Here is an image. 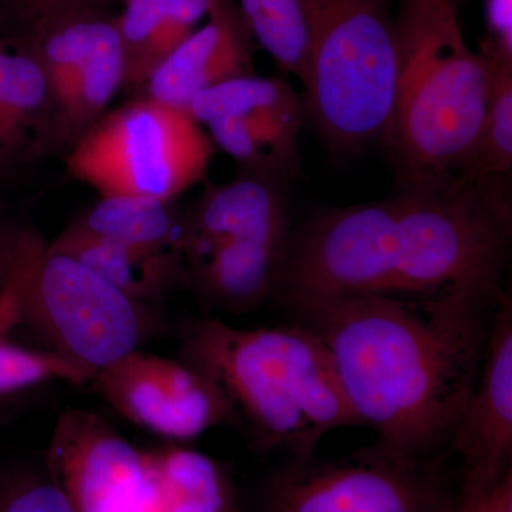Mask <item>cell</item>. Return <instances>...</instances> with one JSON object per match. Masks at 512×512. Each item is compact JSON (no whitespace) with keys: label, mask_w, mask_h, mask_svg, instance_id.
Here are the masks:
<instances>
[{"label":"cell","mask_w":512,"mask_h":512,"mask_svg":"<svg viewBox=\"0 0 512 512\" xmlns=\"http://www.w3.org/2000/svg\"><path fill=\"white\" fill-rule=\"evenodd\" d=\"M49 107L46 74L35 57L0 49V148L12 154L26 144Z\"/></svg>","instance_id":"d6986e66"},{"label":"cell","mask_w":512,"mask_h":512,"mask_svg":"<svg viewBox=\"0 0 512 512\" xmlns=\"http://www.w3.org/2000/svg\"><path fill=\"white\" fill-rule=\"evenodd\" d=\"M49 248L70 256L137 302L160 296L178 276H185L183 255L150 254L124 247L97 237L82 225L64 232Z\"/></svg>","instance_id":"2e32d148"},{"label":"cell","mask_w":512,"mask_h":512,"mask_svg":"<svg viewBox=\"0 0 512 512\" xmlns=\"http://www.w3.org/2000/svg\"><path fill=\"white\" fill-rule=\"evenodd\" d=\"M511 235L508 177L396 184L386 200L292 229L274 296L289 311L350 296H497Z\"/></svg>","instance_id":"6da1fadb"},{"label":"cell","mask_w":512,"mask_h":512,"mask_svg":"<svg viewBox=\"0 0 512 512\" xmlns=\"http://www.w3.org/2000/svg\"><path fill=\"white\" fill-rule=\"evenodd\" d=\"M487 42L500 52L512 55V0H487Z\"/></svg>","instance_id":"4316f807"},{"label":"cell","mask_w":512,"mask_h":512,"mask_svg":"<svg viewBox=\"0 0 512 512\" xmlns=\"http://www.w3.org/2000/svg\"><path fill=\"white\" fill-rule=\"evenodd\" d=\"M33 30L69 13L92 8L93 0H10Z\"/></svg>","instance_id":"484cf974"},{"label":"cell","mask_w":512,"mask_h":512,"mask_svg":"<svg viewBox=\"0 0 512 512\" xmlns=\"http://www.w3.org/2000/svg\"><path fill=\"white\" fill-rule=\"evenodd\" d=\"M214 2L215 0H171L167 19L154 49V70L195 32V26L208 15Z\"/></svg>","instance_id":"d4e9b609"},{"label":"cell","mask_w":512,"mask_h":512,"mask_svg":"<svg viewBox=\"0 0 512 512\" xmlns=\"http://www.w3.org/2000/svg\"><path fill=\"white\" fill-rule=\"evenodd\" d=\"M288 187L242 171L210 185L185 218V276L211 308L245 312L275 295L292 232Z\"/></svg>","instance_id":"8992f818"},{"label":"cell","mask_w":512,"mask_h":512,"mask_svg":"<svg viewBox=\"0 0 512 512\" xmlns=\"http://www.w3.org/2000/svg\"><path fill=\"white\" fill-rule=\"evenodd\" d=\"M35 33L30 55L46 74L50 107L59 126L83 134L124 83L116 20L101 18L89 8L52 20Z\"/></svg>","instance_id":"7c38bea8"},{"label":"cell","mask_w":512,"mask_h":512,"mask_svg":"<svg viewBox=\"0 0 512 512\" xmlns=\"http://www.w3.org/2000/svg\"><path fill=\"white\" fill-rule=\"evenodd\" d=\"M55 377L79 383L89 375L56 353L35 352L0 339V393L15 392Z\"/></svg>","instance_id":"603a6c76"},{"label":"cell","mask_w":512,"mask_h":512,"mask_svg":"<svg viewBox=\"0 0 512 512\" xmlns=\"http://www.w3.org/2000/svg\"><path fill=\"white\" fill-rule=\"evenodd\" d=\"M0 512H76L53 480L18 481L0 494Z\"/></svg>","instance_id":"cb8c5ba5"},{"label":"cell","mask_w":512,"mask_h":512,"mask_svg":"<svg viewBox=\"0 0 512 512\" xmlns=\"http://www.w3.org/2000/svg\"><path fill=\"white\" fill-rule=\"evenodd\" d=\"M148 460L163 512H235L231 478L211 457L175 447Z\"/></svg>","instance_id":"ac0fdd59"},{"label":"cell","mask_w":512,"mask_h":512,"mask_svg":"<svg viewBox=\"0 0 512 512\" xmlns=\"http://www.w3.org/2000/svg\"><path fill=\"white\" fill-rule=\"evenodd\" d=\"M10 158V153L8 151L0 148V177H2L3 173H5L6 167H8V161Z\"/></svg>","instance_id":"f1b7e54d"},{"label":"cell","mask_w":512,"mask_h":512,"mask_svg":"<svg viewBox=\"0 0 512 512\" xmlns=\"http://www.w3.org/2000/svg\"><path fill=\"white\" fill-rule=\"evenodd\" d=\"M447 460H409L376 444L338 460L289 458L265 481L255 512H451Z\"/></svg>","instance_id":"9c48e42d"},{"label":"cell","mask_w":512,"mask_h":512,"mask_svg":"<svg viewBox=\"0 0 512 512\" xmlns=\"http://www.w3.org/2000/svg\"><path fill=\"white\" fill-rule=\"evenodd\" d=\"M210 22L195 30L147 80L148 97L188 110L202 90L254 76V35L231 0L212 3Z\"/></svg>","instance_id":"9a60e30c"},{"label":"cell","mask_w":512,"mask_h":512,"mask_svg":"<svg viewBox=\"0 0 512 512\" xmlns=\"http://www.w3.org/2000/svg\"><path fill=\"white\" fill-rule=\"evenodd\" d=\"M6 284L16 312L28 316L53 353L89 376L137 350L146 335L141 302L35 238L20 242Z\"/></svg>","instance_id":"52a82bcc"},{"label":"cell","mask_w":512,"mask_h":512,"mask_svg":"<svg viewBox=\"0 0 512 512\" xmlns=\"http://www.w3.org/2000/svg\"><path fill=\"white\" fill-rule=\"evenodd\" d=\"M93 376L116 412L167 439H195L237 421L217 384L185 362L137 349Z\"/></svg>","instance_id":"4fadbf2b"},{"label":"cell","mask_w":512,"mask_h":512,"mask_svg":"<svg viewBox=\"0 0 512 512\" xmlns=\"http://www.w3.org/2000/svg\"><path fill=\"white\" fill-rule=\"evenodd\" d=\"M490 53L487 99L473 158L464 177H508L512 168V55L484 40Z\"/></svg>","instance_id":"ffe728a7"},{"label":"cell","mask_w":512,"mask_h":512,"mask_svg":"<svg viewBox=\"0 0 512 512\" xmlns=\"http://www.w3.org/2000/svg\"><path fill=\"white\" fill-rule=\"evenodd\" d=\"M254 39L279 69L303 84L306 77V25L301 0H239Z\"/></svg>","instance_id":"44dd1931"},{"label":"cell","mask_w":512,"mask_h":512,"mask_svg":"<svg viewBox=\"0 0 512 512\" xmlns=\"http://www.w3.org/2000/svg\"><path fill=\"white\" fill-rule=\"evenodd\" d=\"M503 293L350 296L291 312L328 350L350 409L359 426L376 431V446L429 461L447 457Z\"/></svg>","instance_id":"7a4b0ae2"},{"label":"cell","mask_w":512,"mask_h":512,"mask_svg":"<svg viewBox=\"0 0 512 512\" xmlns=\"http://www.w3.org/2000/svg\"><path fill=\"white\" fill-rule=\"evenodd\" d=\"M399 70L386 150L396 184L464 177L483 123L490 53L468 47L457 0H402Z\"/></svg>","instance_id":"277c9868"},{"label":"cell","mask_w":512,"mask_h":512,"mask_svg":"<svg viewBox=\"0 0 512 512\" xmlns=\"http://www.w3.org/2000/svg\"><path fill=\"white\" fill-rule=\"evenodd\" d=\"M82 227L97 237L150 254H181V227L170 201L143 195H109Z\"/></svg>","instance_id":"e0dca14e"},{"label":"cell","mask_w":512,"mask_h":512,"mask_svg":"<svg viewBox=\"0 0 512 512\" xmlns=\"http://www.w3.org/2000/svg\"><path fill=\"white\" fill-rule=\"evenodd\" d=\"M305 106L326 146L349 156L386 148L392 130L399 37L390 0H301Z\"/></svg>","instance_id":"5b68a950"},{"label":"cell","mask_w":512,"mask_h":512,"mask_svg":"<svg viewBox=\"0 0 512 512\" xmlns=\"http://www.w3.org/2000/svg\"><path fill=\"white\" fill-rule=\"evenodd\" d=\"M183 345L184 362L217 384L266 451L308 460L329 431L359 424L328 350L299 323L239 329L202 319L185 329Z\"/></svg>","instance_id":"3957f363"},{"label":"cell","mask_w":512,"mask_h":512,"mask_svg":"<svg viewBox=\"0 0 512 512\" xmlns=\"http://www.w3.org/2000/svg\"><path fill=\"white\" fill-rule=\"evenodd\" d=\"M446 456L460 460L458 501L487 494L512 470V302L505 292L495 308L477 382Z\"/></svg>","instance_id":"5bb4252c"},{"label":"cell","mask_w":512,"mask_h":512,"mask_svg":"<svg viewBox=\"0 0 512 512\" xmlns=\"http://www.w3.org/2000/svg\"><path fill=\"white\" fill-rule=\"evenodd\" d=\"M451 512H512V470L476 500L458 501Z\"/></svg>","instance_id":"83f0119b"},{"label":"cell","mask_w":512,"mask_h":512,"mask_svg":"<svg viewBox=\"0 0 512 512\" xmlns=\"http://www.w3.org/2000/svg\"><path fill=\"white\" fill-rule=\"evenodd\" d=\"M171 0H127L116 20L124 55V83L144 84L154 72L153 53Z\"/></svg>","instance_id":"7402d4cb"},{"label":"cell","mask_w":512,"mask_h":512,"mask_svg":"<svg viewBox=\"0 0 512 512\" xmlns=\"http://www.w3.org/2000/svg\"><path fill=\"white\" fill-rule=\"evenodd\" d=\"M49 464L76 512H163L148 456L93 414H64Z\"/></svg>","instance_id":"8fae6325"},{"label":"cell","mask_w":512,"mask_h":512,"mask_svg":"<svg viewBox=\"0 0 512 512\" xmlns=\"http://www.w3.org/2000/svg\"><path fill=\"white\" fill-rule=\"evenodd\" d=\"M214 147L188 110L147 97L87 128L67 157V170L101 197L171 201L205 177Z\"/></svg>","instance_id":"ba28073f"},{"label":"cell","mask_w":512,"mask_h":512,"mask_svg":"<svg viewBox=\"0 0 512 512\" xmlns=\"http://www.w3.org/2000/svg\"><path fill=\"white\" fill-rule=\"evenodd\" d=\"M188 113L247 173L286 185L301 174L302 103L284 80L256 74L228 80L198 93Z\"/></svg>","instance_id":"30bf717a"}]
</instances>
